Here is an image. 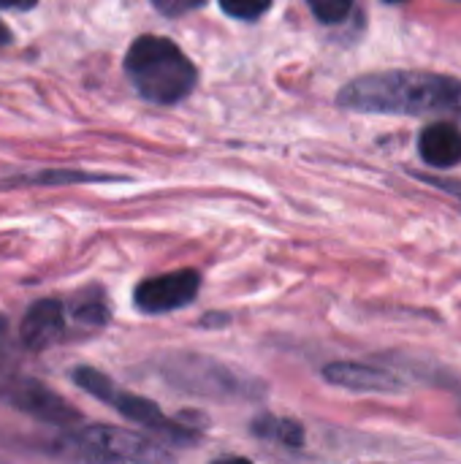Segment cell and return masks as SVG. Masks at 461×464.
Returning <instances> with one entry per match:
<instances>
[{"instance_id": "obj_15", "label": "cell", "mask_w": 461, "mask_h": 464, "mask_svg": "<svg viewBox=\"0 0 461 464\" xmlns=\"http://www.w3.org/2000/svg\"><path fill=\"white\" fill-rule=\"evenodd\" d=\"M312 14L326 24H340L351 16L353 0H307Z\"/></svg>"}, {"instance_id": "obj_16", "label": "cell", "mask_w": 461, "mask_h": 464, "mask_svg": "<svg viewBox=\"0 0 461 464\" xmlns=\"http://www.w3.org/2000/svg\"><path fill=\"white\" fill-rule=\"evenodd\" d=\"M269 5H272V0H220V8H223L228 16H234V19H247V22L264 16V14L269 11Z\"/></svg>"}, {"instance_id": "obj_20", "label": "cell", "mask_w": 461, "mask_h": 464, "mask_svg": "<svg viewBox=\"0 0 461 464\" xmlns=\"http://www.w3.org/2000/svg\"><path fill=\"white\" fill-rule=\"evenodd\" d=\"M228 321H231V315H220V313L204 315V326H223V324H228Z\"/></svg>"}, {"instance_id": "obj_6", "label": "cell", "mask_w": 461, "mask_h": 464, "mask_svg": "<svg viewBox=\"0 0 461 464\" xmlns=\"http://www.w3.org/2000/svg\"><path fill=\"white\" fill-rule=\"evenodd\" d=\"M198 288H201V275L196 269H177L141 280L133 288V304L144 315H166L193 304Z\"/></svg>"}, {"instance_id": "obj_3", "label": "cell", "mask_w": 461, "mask_h": 464, "mask_svg": "<svg viewBox=\"0 0 461 464\" xmlns=\"http://www.w3.org/2000/svg\"><path fill=\"white\" fill-rule=\"evenodd\" d=\"M71 381L82 392L92 394L95 400H101L103 405H109L111 411H117L122 419L144 427L147 432H152L155 438H160L168 446H193L198 440V427L193 421H182V419L166 416L152 400L139 397V394L117 386L111 378H106L95 367H76L71 372Z\"/></svg>"}, {"instance_id": "obj_4", "label": "cell", "mask_w": 461, "mask_h": 464, "mask_svg": "<svg viewBox=\"0 0 461 464\" xmlns=\"http://www.w3.org/2000/svg\"><path fill=\"white\" fill-rule=\"evenodd\" d=\"M158 372L168 386L185 394H196V397L250 400L261 394L258 383L234 372L228 364L201 356V353H171L158 362Z\"/></svg>"}, {"instance_id": "obj_21", "label": "cell", "mask_w": 461, "mask_h": 464, "mask_svg": "<svg viewBox=\"0 0 461 464\" xmlns=\"http://www.w3.org/2000/svg\"><path fill=\"white\" fill-rule=\"evenodd\" d=\"M209 464H253L250 459H245V457H223V459H215V462Z\"/></svg>"}, {"instance_id": "obj_1", "label": "cell", "mask_w": 461, "mask_h": 464, "mask_svg": "<svg viewBox=\"0 0 461 464\" xmlns=\"http://www.w3.org/2000/svg\"><path fill=\"white\" fill-rule=\"evenodd\" d=\"M337 103L367 114L461 120V79L432 71H378L345 84Z\"/></svg>"}, {"instance_id": "obj_12", "label": "cell", "mask_w": 461, "mask_h": 464, "mask_svg": "<svg viewBox=\"0 0 461 464\" xmlns=\"http://www.w3.org/2000/svg\"><path fill=\"white\" fill-rule=\"evenodd\" d=\"M65 313L73 324H79L82 329H103L111 318V307L106 302V294L103 288L92 285V288H84L79 291L68 304H65Z\"/></svg>"}, {"instance_id": "obj_11", "label": "cell", "mask_w": 461, "mask_h": 464, "mask_svg": "<svg viewBox=\"0 0 461 464\" xmlns=\"http://www.w3.org/2000/svg\"><path fill=\"white\" fill-rule=\"evenodd\" d=\"M41 454L52 464H120L84 443L73 430H62L57 438L41 440Z\"/></svg>"}, {"instance_id": "obj_9", "label": "cell", "mask_w": 461, "mask_h": 464, "mask_svg": "<svg viewBox=\"0 0 461 464\" xmlns=\"http://www.w3.org/2000/svg\"><path fill=\"white\" fill-rule=\"evenodd\" d=\"M323 378L331 386L359 392V394H389V392L402 389V383L391 372L372 367V364H359V362H334L323 367Z\"/></svg>"}, {"instance_id": "obj_13", "label": "cell", "mask_w": 461, "mask_h": 464, "mask_svg": "<svg viewBox=\"0 0 461 464\" xmlns=\"http://www.w3.org/2000/svg\"><path fill=\"white\" fill-rule=\"evenodd\" d=\"M253 435L261 440H272L288 449H302L304 446V427L293 419H280L272 413H264L253 421Z\"/></svg>"}, {"instance_id": "obj_19", "label": "cell", "mask_w": 461, "mask_h": 464, "mask_svg": "<svg viewBox=\"0 0 461 464\" xmlns=\"http://www.w3.org/2000/svg\"><path fill=\"white\" fill-rule=\"evenodd\" d=\"M38 0H0V8H16V11H24V8H33Z\"/></svg>"}, {"instance_id": "obj_8", "label": "cell", "mask_w": 461, "mask_h": 464, "mask_svg": "<svg viewBox=\"0 0 461 464\" xmlns=\"http://www.w3.org/2000/svg\"><path fill=\"white\" fill-rule=\"evenodd\" d=\"M68 332V313L60 299H38L27 307L19 324V343L24 351L38 353L57 345Z\"/></svg>"}, {"instance_id": "obj_2", "label": "cell", "mask_w": 461, "mask_h": 464, "mask_svg": "<svg viewBox=\"0 0 461 464\" xmlns=\"http://www.w3.org/2000/svg\"><path fill=\"white\" fill-rule=\"evenodd\" d=\"M125 73L141 98L160 106L185 101L198 82V71L190 57L174 41L160 35H141L133 41L125 54Z\"/></svg>"}, {"instance_id": "obj_14", "label": "cell", "mask_w": 461, "mask_h": 464, "mask_svg": "<svg viewBox=\"0 0 461 464\" xmlns=\"http://www.w3.org/2000/svg\"><path fill=\"white\" fill-rule=\"evenodd\" d=\"M16 356H14V345L8 337V324L0 318V397H5V392L11 389V383L16 381Z\"/></svg>"}, {"instance_id": "obj_18", "label": "cell", "mask_w": 461, "mask_h": 464, "mask_svg": "<svg viewBox=\"0 0 461 464\" xmlns=\"http://www.w3.org/2000/svg\"><path fill=\"white\" fill-rule=\"evenodd\" d=\"M87 179H95V177L65 171V174H38V177H33V179H27V182H30V185H54V182H87Z\"/></svg>"}, {"instance_id": "obj_22", "label": "cell", "mask_w": 461, "mask_h": 464, "mask_svg": "<svg viewBox=\"0 0 461 464\" xmlns=\"http://www.w3.org/2000/svg\"><path fill=\"white\" fill-rule=\"evenodd\" d=\"M5 44H11V30L0 22V46H5Z\"/></svg>"}, {"instance_id": "obj_24", "label": "cell", "mask_w": 461, "mask_h": 464, "mask_svg": "<svg viewBox=\"0 0 461 464\" xmlns=\"http://www.w3.org/2000/svg\"><path fill=\"white\" fill-rule=\"evenodd\" d=\"M0 464H3V462H0Z\"/></svg>"}, {"instance_id": "obj_5", "label": "cell", "mask_w": 461, "mask_h": 464, "mask_svg": "<svg viewBox=\"0 0 461 464\" xmlns=\"http://www.w3.org/2000/svg\"><path fill=\"white\" fill-rule=\"evenodd\" d=\"M73 432L90 443L92 449H98L101 454L111 457L120 464H171V454L163 449V443L122 430V427H109V424H79L73 427Z\"/></svg>"}, {"instance_id": "obj_10", "label": "cell", "mask_w": 461, "mask_h": 464, "mask_svg": "<svg viewBox=\"0 0 461 464\" xmlns=\"http://www.w3.org/2000/svg\"><path fill=\"white\" fill-rule=\"evenodd\" d=\"M421 158L435 169H451L461 163V130L454 122H432L418 136Z\"/></svg>"}, {"instance_id": "obj_17", "label": "cell", "mask_w": 461, "mask_h": 464, "mask_svg": "<svg viewBox=\"0 0 461 464\" xmlns=\"http://www.w3.org/2000/svg\"><path fill=\"white\" fill-rule=\"evenodd\" d=\"M160 14H166V16H182V14H187V11H196V8H201L206 0H149Z\"/></svg>"}, {"instance_id": "obj_7", "label": "cell", "mask_w": 461, "mask_h": 464, "mask_svg": "<svg viewBox=\"0 0 461 464\" xmlns=\"http://www.w3.org/2000/svg\"><path fill=\"white\" fill-rule=\"evenodd\" d=\"M5 400L19 413L60 430H73L82 424V413L73 405H68L54 389L43 386L35 378H16L5 392Z\"/></svg>"}, {"instance_id": "obj_23", "label": "cell", "mask_w": 461, "mask_h": 464, "mask_svg": "<svg viewBox=\"0 0 461 464\" xmlns=\"http://www.w3.org/2000/svg\"><path fill=\"white\" fill-rule=\"evenodd\" d=\"M383 3H405V0H383Z\"/></svg>"}]
</instances>
